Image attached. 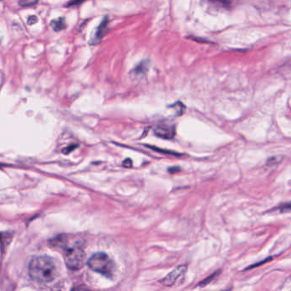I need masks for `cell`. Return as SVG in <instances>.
<instances>
[{"mask_svg": "<svg viewBox=\"0 0 291 291\" xmlns=\"http://www.w3.org/2000/svg\"><path fill=\"white\" fill-rule=\"evenodd\" d=\"M38 23V17H37L36 16H30V17H28V25H34V24H35V23Z\"/></svg>", "mask_w": 291, "mask_h": 291, "instance_id": "cell-11", "label": "cell"}, {"mask_svg": "<svg viewBox=\"0 0 291 291\" xmlns=\"http://www.w3.org/2000/svg\"><path fill=\"white\" fill-rule=\"evenodd\" d=\"M85 253L81 244H74L73 246L65 248V263L68 268L73 271L82 268L84 264Z\"/></svg>", "mask_w": 291, "mask_h": 291, "instance_id": "cell-3", "label": "cell"}, {"mask_svg": "<svg viewBox=\"0 0 291 291\" xmlns=\"http://www.w3.org/2000/svg\"><path fill=\"white\" fill-rule=\"evenodd\" d=\"M40 2V0H20L19 6L22 7H31L34 6Z\"/></svg>", "mask_w": 291, "mask_h": 291, "instance_id": "cell-9", "label": "cell"}, {"mask_svg": "<svg viewBox=\"0 0 291 291\" xmlns=\"http://www.w3.org/2000/svg\"><path fill=\"white\" fill-rule=\"evenodd\" d=\"M29 275L39 283L53 282L58 276V266L56 260L49 256H37L29 263Z\"/></svg>", "mask_w": 291, "mask_h": 291, "instance_id": "cell-1", "label": "cell"}, {"mask_svg": "<svg viewBox=\"0 0 291 291\" xmlns=\"http://www.w3.org/2000/svg\"><path fill=\"white\" fill-rule=\"evenodd\" d=\"M51 28H53V30L56 32L62 31V30L67 28V24H66L64 17H60L58 19L51 21Z\"/></svg>", "mask_w": 291, "mask_h": 291, "instance_id": "cell-6", "label": "cell"}, {"mask_svg": "<svg viewBox=\"0 0 291 291\" xmlns=\"http://www.w3.org/2000/svg\"><path fill=\"white\" fill-rule=\"evenodd\" d=\"M107 23H108L107 19H106V20L104 19V21L101 23V25L99 26L97 32L95 33V39H94L96 42H98V40H101V39H102V37L106 34V29L107 28Z\"/></svg>", "mask_w": 291, "mask_h": 291, "instance_id": "cell-7", "label": "cell"}, {"mask_svg": "<svg viewBox=\"0 0 291 291\" xmlns=\"http://www.w3.org/2000/svg\"><path fill=\"white\" fill-rule=\"evenodd\" d=\"M83 1H84V0H73V1H71V2L67 4V7L77 6V5H79V4L82 3Z\"/></svg>", "mask_w": 291, "mask_h": 291, "instance_id": "cell-12", "label": "cell"}, {"mask_svg": "<svg viewBox=\"0 0 291 291\" xmlns=\"http://www.w3.org/2000/svg\"><path fill=\"white\" fill-rule=\"evenodd\" d=\"M282 159H283V157H280V156L271 158L267 161V165L270 166H273V165H277V164H279L282 161Z\"/></svg>", "mask_w": 291, "mask_h": 291, "instance_id": "cell-10", "label": "cell"}, {"mask_svg": "<svg viewBox=\"0 0 291 291\" xmlns=\"http://www.w3.org/2000/svg\"><path fill=\"white\" fill-rule=\"evenodd\" d=\"M275 210H277L280 213L291 212V202L284 203V204L278 205V206L275 208Z\"/></svg>", "mask_w": 291, "mask_h": 291, "instance_id": "cell-8", "label": "cell"}, {"mask_svg": "<svg viewBox=\"0 0 291 291\" xmlns=\"http://www.w3.org/2000/svg\"><path fill=\"white\" fill-rule=\"evenodd\" d=\"M154 133L158 137L166 139V140H171L175 136V129L170 126H157L154 129Z\"/></svg>", "mask_w": 291, "mask_h": 291, "instance_id": "cell-5", "label": "cell"}, {"mask_svg": "<svg viewBox=\"0 0 291 291\" xmlns=\"http://www.w3.org/2000/svg\"><path fill=\"white\" fill-rule=\"evenodd\" d=\"M88 266L91 270L107 277L114 273L115 265L111 258L105 253H96L88 260Z\"/></svg>", "mask_w": 291, "mask_h": 291, "instance_id": "cell-2", "label": "cell"}, {"mask_svg": "<svg viewBox=\"0 0 291 291\" xmlns=\"http://www.w3.org/2000/svg\"><path fill=\"white\" fill-rule=\"evenodd\" d=\"M187 271V266H180L177 268L171 271L170 274L167 275L164 279L161 281V283L166 286H172L174 283L177 282V280L179 279L180 277H182V275L185 273Z\"/></svg>", "mask_w": 291, "mask_h": 291, "instance_id": "cell-4", "label": "cell"}, {"mask_svg": "<svg viewBox=\"0 0 291 291\" xmlns=\"http://www.w3.org/2000/svg\"><path fill=\"white\" fill-rule=\"evenodd\" d=\"M71 291H91L87 288L86 287H83V286H79V287H75L73 288Z\"/></svg>", "mask_w": 291, "mask_h": 291, "instance_id": "cell-13", "label": "cell"}, {"mask_svg": "<svg viewBox=\"0 0 291 291\" xmlns=\"http://www.w3.org/2000/svg\"><path fill=\"white\" fill-rule=\"evenodd\" d=\"M215 1H217V2H220V3L227 5V4H229L232 0H215Z\"/></svg>", "mask_w": 291, "mask_h": 291, "instance_id": "cell-15", "label": "cell"}, {"mask_svg": "<svg viewBox=\"0 0 291 291\" xmlns=\"http://www.w3.org/2000/svg\"><path fill=\"white\" fill-rule=\"evenodd\" d=\"M123 166H124V167H131L132 166L131 160H129V159H128V160H126L125 161L123 162Z\"/></svg>", "mask_w": 291, "mask_h": 291, "instance_id": "cell-14", "label": "cell"}, {"mask_svg": "<svg viewBox=\"0 0 291 291\" xmlns=\"http://www.w3.org/2000/svg\"><path fill=\"white\" fill-rule=\"evenodd\" d=\"M0 43H1V40H0Z\"/></svg>", "mask_w": 291, "mask_h": 291, "instance_id": "cell-16", "label": "cell"}]
</instances>
